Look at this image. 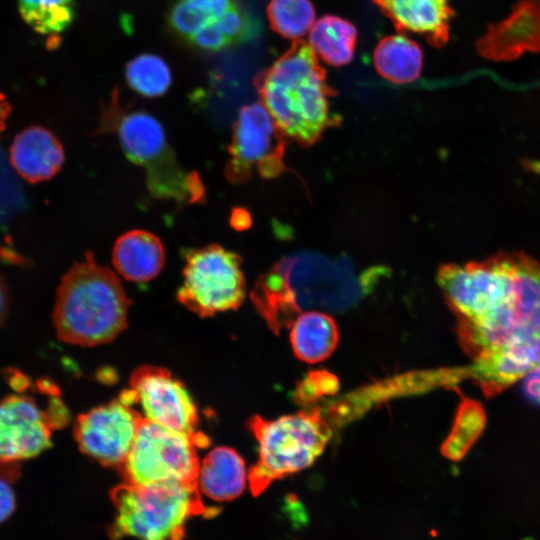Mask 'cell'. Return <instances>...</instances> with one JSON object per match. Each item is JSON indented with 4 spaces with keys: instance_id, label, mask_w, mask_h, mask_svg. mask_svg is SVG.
Returning a JSON list of instances; mask_svg holds the SVG:
<instances>
[{
    "instance_id": "obj_1",
    "label": "cell",
    "mask_w": 540,
    "mask_h": 540,
    "mask_svg": "<svg viewBox=\"0 0 540 540\" xmlns=\"http://www.w3.org/2000/svg\"><path fill=\"white\" fill-rule=\"evenodd\" d=\"M382 267L357 272L346 258L312 251L283 257L256 280L251 300L268 327L279 334L306 311L344 312L370 293Z\"/></svg>"
},
{
    "instance_id": "obj_2",
    "label": "cell",
    "mask_w": 540,
    "mask_h": 540,
    "mask_svg": "<svg viewBox=\"0 0 540 540\" xmlns=\"http://www.w3.org/2000/svg\"><path fill=\"white\" fill-rule=\"evenodd\" d=\"M523 259L524 253L501 252L482 261L439 266L437 283L457 316L462 345L499 347L516 335Z\"/></svg>"
},
{
    "instance_id": "obj_3",
    "label": "cell",
    "mask_w": 540,
    "mask_h": 540,
    "mask_svg": "<svg viewBox=\"0 0 540 540\" xmlns=\"http://www.w3.org/2000/svg\"><path fill=\"white\" fill-rule=\"evenodd\" d=\"M253 85L280 129L300 146L317 143L341 122L331 103L337 92L329 85L313 48L302 39L294 40L268 68L257 73Z\"/></svg>"
},
{
    "instance_id": "obj_4",
    "label": "cell",
    "mask_w": 540,
    "mask_h": 540,
    "mask_svg": "<svg viewBox=\"0 0 540 540\" xmlns=\"http://www.w3.org/2000/svg\"><path fill=\"white\" fill-rule=\"evenodd\" d=\"M130 304L117 275L88 252L62 277L52 321L58 338L66 343L105 344L125 329Z\"/></svg>"
},
{
    "instance_id": "obj_5",
    "label": "cell",
    "mask_w": 540,
    "mask_h": 540,
    "mask_svg": "<svg viewBox=\"0 0 540 540\" xmlns=\"http://www.w3.org/2000/svg\"><path fill=\"white\" fill-rule=\"evenodd\" d=\"M98 132L117 136L126 156L145 170L148 190L155 198L179 204L204 199L200 177L180 165L161 123L144 111L123 108L118 89L103 108Z\"/></svg>"
},
{
    "instance_id": "obj_6",
    "label": "cell",
    "mask_w": 540,
    "mask_h": 540,
    "mask_svg": "<svg viewBox=\"0 0 540 540\" xmlns=\"http://www.w3.org/2000/svg\"><path fill=\"white\" fill-rule=\"evenodd\" d=\"M110 497L116 511L109 528L111 540H182L191 517H213L219 511L204 505L197 482H123Z\"/></svg>"
},
{
    "instance_id": "obj_7",
    "label": "cell",
    "mask_w": 540,
    "mask_h": 540,
    "mask_svg": "<svg viewBox=\"0 0 540 540\" xmlns=\"http://www.w3.org/2000/svg\"><path fill=\"white\" fill-rule=\"evenodd\" d=\"M247 426L258 442V459L248 471L253 496L274 481L310 467L332 437V429L319 408L273 420L256 415Z\"/></svg>"
},
{
    "instance_id": "obj_8",
    "label": "cell",
    "mask_w": 540,
    "mask_h": 540,
    "mask_svg": "<svg viewBox=\"0 0 540 540\" xmlns=\"http://www.w3.org/2000/svg\"><path fill=\"white\" fill-rule=\"evenodd\" d=\"M208 444V437L200 431L179 432L143 418L118 470L124 482L132 485L197 482L198 449Z\"/></svg>"
},
{
    "instance_id": "obj_9",
    "label": "cell",
    "mask_w": 540,
    "mask_h": 540,
    "mask_svg": "<svg viewBox=\"0 0 540 540\" xmlns=\"http://www.w3.org/2000/svg\"><path fill=\"white\" fill-rule=\"evenodd\" d=\"M241 265L238 254L218 244L190 249L178 301L201 317L238 308L246 293Z\"/></svg>"
},
{
    "instance_id": "obj_10",
    "label": "cell",
    "mask_w": 540,
    "mask_h": 540,
    "mask_svg": "<svg viewBox=\"0 0 540 540\" xmlns=\"http://www.w3.org/2000/svg\"><path fill=\"white\" fill-rule=\"evenodd\" d=\"M166 22L176 37L206 52L243 44L260 32L239 0H169Z\"/></svg>"
},
{
    "instance_id": "obj_11",
    "label": "cell",
    "mask_w": 540,
    "mask_h": 540,
    "mask_svg": "<svg viewBox=\"0 0 540 540\" xmlns=\"http://www.w3.org/2000/svg\"><path fill=\"white\" fill-rule=\"evenodd\" d=\"M288 138L261 102L243 106L233 126L225 176L231 183H244L257 173L265 179L287 170Z\"/></svg>"
},
{
    "instance_id": "obj_12",
    "label": "cell",
    "mask_w": 540,
    "mask_h": 540,
    "mask_svg": "<svg viewBox=\"0 0 540 540\" xmlns=\"http://www.w3.org/2000/svg\"><path fill=\"white\" fill-rule=\"evenodd\" d=\"M69 411L54 394L47 406L23 392L0 400V462L20 463L52 446V431L64 427Z\"/></svg>"
},
{
    "instance_id": "obj_13",
    "label": "cell",
    "mask_w": 540,
    "mask_h": 540,
    "mask_svg": "<svg viewBox=\"0 0 540 540\" xmlns=\"http://www.w3.org/2000/svg\"><path fill=\"white\" fill-rule=\"evenodd\" d=\"M143 418L127 389L110 403L79 415L73 434L82 453L102 465L118 468L131 449Z\"/></svg>"
},
{
    "instance_id": "obj_14",
    "label": "cell",
    "mask_w": 540,
    "mask_h": 540,
    "mask_svg": "<svg viewBox=\"0 0 540 540\" xmlns=\"http://www.w3.org/2000/svg\"><path fill=\"white\" fill-rule=\"evenodd\" d=\"M129 384L145 419L179 432H198L197 408L183 384L167 369L141 366L133 371Z\"/></svg>"
},
{
    "instance_id": "obj_15",
    "label": "cell",
    "mask_w": 540,
    "mask_h": 540,
    "mask_svg": "<svg viewBox=\"0 0 540 540\" xmlns=\"http://www.w3.org/2000/svg\"><path fill=\"white\" fill-rule=\"evenodd\" d=\"M476 50L488 60L506 62L540 52V0H520L510 14L490 24Z\"/></svg>"
},
{
    "instance_id": "obj_16",
    "label": "cell",
    "mask_w": 540,
    "mask_h": 540,
    "mask_svg": "<svg viewBox=\"0 0 540 540\" xmlns=\"http://www.w3.org/2000/svg\"><path fill=\"white\" fill-rule=\"evenodd\" d=\"M540 366V326L525 337L475 358L471 368L485 393L500 392Z\"/></svg>"
},
{
    "instance_id": "obj_17",
    "label": "cell",
    "mask_w": 540,
    "mask_h": 540,
    "mask_svg": "<svg viewBox=\"0 0 540 540\" xmlns=\"http://www.w3.org/2000/svg\"><path fill=\"white\" fill-rule=\"evenodd\" d=\"M399 33L422 36L431 46L443 47L450 37L454 10L448 0H372Z\"/></svg>"
},
{
    "instance_id": "obj_18",
    "label": "cell",
    "mask_w": 540,
    "mask_h": 540,
    "mask_svg": "<svg viewBox=\"0 0 540 540\" xmlns=\"http://www.w3.org/2000/svg\"><path fill=\"white\" fill-rule=\"evenodd\" d=\"M65 160L60 141L48 129L31 126L21 131L10 147V162L26 181L38 183L54 177Z\"/></svg>"
},
{
    "instance_id": "obj_19",
    "label": "cell",
    "mask_w": 540,
    "mask_h": 540,
    "mask_svg": "<svg viewBox=\"0 0 540 540\" xmlns=\"http://www.w3.org/2000/svg\"><path fill=\"white\" fill-rule=\"evenodd\" d=\"M112 263L126 280L146 282L155 278L165 263V249L153 233L136 229L117 238L112 250Z\"/></svg>"
},
{
    "instance_id": "obj_20",
    "label": "cell",
    "mask_w": 540,
    "mask_h": 540,
    "mask_svg": "<svg viewBox=\"0 0 540 540\" xmlns=\"http://www.w3.org/2000/svg\"><path fill=\"white\" fill-rule=\"evenodd\" d=\"M247 481L245 462L232 448L216 447L200 463L198 488L212 500L237 498L245 489Z\"/></svg>"
},
{
    "instance_id": "obj_21",
    "label": "cell",
    "mask_w": 540,
    "mask_h": 540,
    "mask_svg": "<svg viewBox=\"0 0 540 540\" xmlns=\"http://www.w3.org/2000/svg\"><path fill=\"white\" fill-rule=\"evenodd\" d=\"M290 328V344L294 355L309 364L326 360L339 342L335 320L322 311L301 313Z\"/></svg>"
},
{
    "instance_id": "obj_22",
    "label": "cell",
    "mask_w": 540,
    "mask_h": 540,
    "mask_svg": "<svg viewBox=\"0 0 540 540\" xmlns=\"http://www.w3.org/2000/svg\"><path fill=\"white\" fill-rule=\"evenodd\" d=\"M376 71L395 84L415 81L421 74L423 52L404 34L389 35L379 40L373 51Z\"/></svg>"
},
{
    "instance_id": "obj_23",
    "label": "cell",
    "mask_w": 540,
    "mask_h": 540,
    "mask_svg": "<svg viewBox=\"0 0 540 540\" xmlns=\"http://www.w3.org/2000/svg\"><path fill=\"white\" fill-rule=\"evenodd\" d=\"M357 29L350 21L335 15L318 19L309 31V44L327 64H349L355 53Z\"/></svg>"
},
{
    "instance_id": "obj_24",
    "label": "cell",
    "mask_w": 540,
    "mask_h": 540,
    "mask_svg": "<svg viewBox=\"0 0 540 540\" xmlns=\"http://www.w3.org/2000/svg\"><path fill=\"white\" fill-rule=\"evenodd\" d=\"M24 21L42 35L64 32L75 17V0H18Z\"/></svg>"
},
{
    "instance_id": "obj_25",
    "label": "cell",
    "mask_w": 540,
    "mask_h": 540,
    "mask_svg": "<svg viewBox=\"0 0 540 540\" xmlns=\"http://www.w3.org/2000/svg\"><path fill=\"white\" fill-rule=\"evenodd\" d=\"M125 78L135 92L144 97L164 95L172 83L167 63L154 54H141L131 59L125 67Z\"/></svg>"
},
{
    "instance_id": "obj_26",
    "label": "cell",
    "mask_w": 540,
    "mask_h": 540,
    "mask_svg": "<svg viewBox=\"0 0 540 540\" xmlns=\"http://www.w3.org/2000/svg\"><path fill=\"white\" fill-rule=\"evenodd\" d=\"M267 16L271 28L291 40H298L310 31L316 17L310 0H270Z\"/></svg>"
},
{
    "instance_id": "obj_27",
    "label": "cell",
    "mask_w": 540,
    "mask_h": 540,
    "mask_svg": "<svg viewBox=\"0 0 540 540\" xmlns=\"http://www.w3.org/2000/svg\"><path fill=\"white\" fill-rule=\"evenodd\" d=\"M485 416L481 406L465 401L458 410L454 428L446 440L443 453L453 460L461 459L484 427Z\"/></svg>"
},
{
    "instance_id": "obj_28",
    "label": "cell",
    "mask_w": 540,
    "mask_h": 540,
    "mask_svg": "<svg viewBox=\"0 0 540 540\" xmlns=\"http://www.w3.org/2000/svg\"><path fill=\"white\" fill-rule=\"evenodd\" d=\"M337 386L336 379L326 372L311 373L299 387V397L308 401L325 393H331Z\"/></svg>"
},
{
    "instance_id": "obj_29",
    "label": "cell",
    "mask_w": 540,
    "mask_h": 540,
    "mask_svg": "<svg viewBox=\"0 0 540 540\" xmlns=\"http://www.w3.org/2000/svg\"><path fill=\"white\" fill-rule=\"evenodd\" d=\"M17 477L0 473V524L9 519L15 511V493L11 487Z\"/></svg>"
},
{
    "instance_id": "obj_30",
    "label": "cell",
    "mask_w": 540,
    "mask_h": 540,
    "mask_svg": "<svg viewBox=\"0 0 540 540\" xmlns=\"http://www.w3.org/2000/svg\"><path fill=\"white\" fill-rule=\"evenodd\" d=\"M522 379L525 396L540 405V366L533 368Z\"/></svg>"
},
{
    "instance_id": "obj_31",
    "label": "cell",
    "mask_w": 540,
    "mask_h": 540,
    "mask_svg": "<svg viewBox=\"0 0 540 540\" xmlns=\"http://www.w3.org/2000/svg\"><path fill=\"white\" fill-rule=\"evenodd\" d=\"M9 310V294L5 280L0 275V327L4 323Z\"/></svg>"
},
{
    "instance_id": "obj_32",
    "label": "cell",
    "mask_w": 540,
    "mask_h": 540,
    "mask_svg": "<svg viewBox=\"0 0 540 540\" xmlns=\"http://www.w3.org/2000/svg\"><path fill=\"white\" fill-rule=\"evenodd\" d=\"M11 113V105L5 95L0 93V133L5 129L7 119Z\"/></svg>"
},
{
    "instance_id": "obj_33",
    "label": "cell",
    "mask_w": 540,
    "mask_h": 540,
    "mask_svg": "<svg viewBox=\"0 0 540 540\" xmlns=\"http://www.w3.org/2000/svg\"><path fill=\"white\" fill-rule=\"evenodd\" d=\"M232 225L236 229H244L250 224V217L248 214H245L243 210H235L231 219Z\"/></svg>"
}]
</instances>
